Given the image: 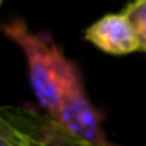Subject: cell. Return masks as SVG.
Segmentation results:
<instances>
[{"label":"cell","instance_id":"cell-3","mask_svg":"<svg viewBox=\"0 0 146 146\" xmlns=\"http://www.w3.org/2000/svg\"><path fill=\"white\" fill-rule=\"evenodd\" d=\"M61 129L76 139L94 146H109L100 126V115L89 102L82 78H76L67 91L56 117H50Z\"/></svg>","mask_w":146,"mask_h":146},{"label":"cell","instance_id":"cell-4","mask_svg":"<svg viewBox=\"0 0 146 146\" xmlns=\"http://www.w3.org/2000/svg\"><path fill=\"white\" fill-rule=\"evenodd\" d=\"M83 35L98 50L113 56H126L141 50L137 30L124 11L104 15L85 30Z\"/></svg>","mask_w":146,"mask_h":146},{"label":"cell","instance_id":"cell-1","mask_svg":"<svg viewBox=\"0 0 146 146\" xmlns=\"http://www.w3.org/2000/svg\"><path fill=\"white\" fill-rule=\"evenodd\" d=\"M4 33L24 54L30 85L39 106L48 117H56L70 83L80 76L76 65L65 57L46 33L32 32L24 21L4 24Z\"/></svg>","mask_w":146,"mask_h":146},{"label":"cell","instance_id":"cell-2","mask_svg":"<svg viewBox=\"0 0 146 146\" xmlns=\"http://www.w3.org/2000/svg\"><path fill=\"white\" fill-rule=\"evenodd\" d=\"M0 133L7 135L17 146H94L68 135L48 115L43 118L19 109L2 111Z\"/></svg>","mask_w":146,"mask_h":146},{"label":"cell","instance_id":"cell-6","mask_svg":"<svg viewBox=\"0 0 146 146\" xmlns=\"http://www.w3.org/2000/svg\"><path fill=\"white\" fill-rule=\"evenodd\" d=\"M0 146H17V144H15V143H13V141H11L7 135L0 133Z\"/></svg>","mask_w":146,"mask_h":146},{"label":"cell","instance_id":"cell-5","mask_svg":"<svg viewBox=\"0 0 146 146\" xmlns=\"http://www.w3.org/2000/svg\"><path fill=\"white\" fill-rule=\"evenodd\" d=\"M124 13L133 22L139 35L141 52H146V0H133L124 7Z\"/></svg>","mask_w":146,"mask_h":146}]
</instances>
